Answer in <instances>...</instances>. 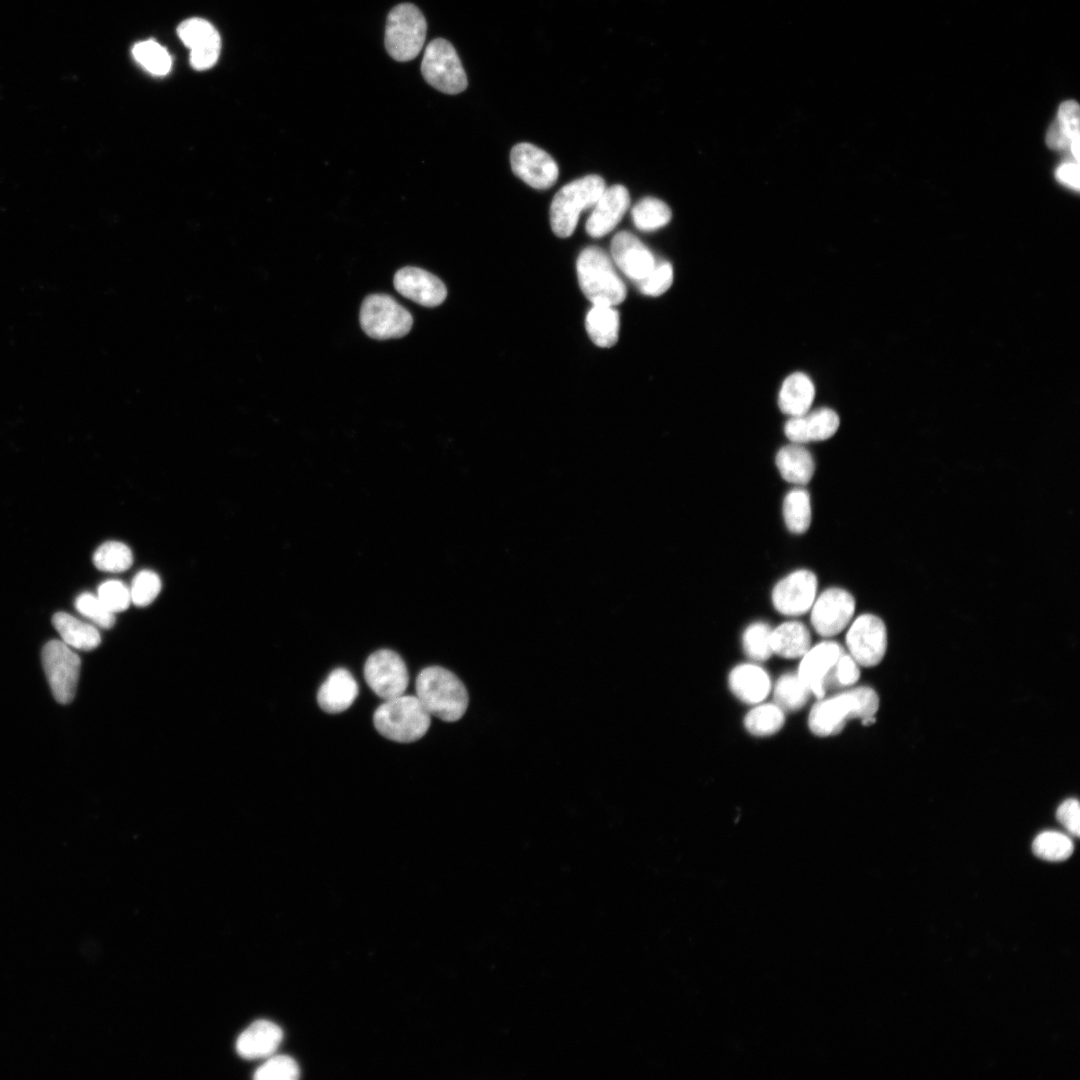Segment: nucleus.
<instances>
[{"instance_id": "6ab92c4d", "label": "nucleus", "mask_w": 1080, "mask_h": 1080, "mask_svg": "<svg viewBox=\"0 0 1080 1080\" xmlns=\"http://www.w3.org/2000/svg\"><path fill=\"white\" fill-rule=\"evenodd\" d=\"M630 205L629 192L623 185L605 188L586 222V232L595 238L611 232L623 218Z\"/></svg>"}, {"instance_id": "7ed1b4c3", "label": "nucleus", "mask_w": 1080, "mask_h": 1080, "mask_svg": "<svg viewBox=\"0 0 1080 1080\" xmlns=\"http://www.w3.org/2000/svg\"><path fill=\"white\" fill-rule=\"evenodd\" d=\"M576 269L579 286L593 305L616 306L625 300L626 286L602 249L596 246L583 249Z\"/></svg>"}, {"instance_id": "20e7f679", "label": "nucleus", "mask_w": 1080, "mask_h": 1080, "mask_svg": "<svg viewBox=\"0 0 1080 1080\" xmlns=\"http://www.w3.org/2000/svg\"><path fill=\"white\" fill-rule=\"evenodd\" d=\"M376 730L385 738L410 743L422 738L431 724V715L413 695H400L384 701L374 712Z\"/></svg>"}, {"instance_id": "0eeeda50", "label": "nucleus", "mask_w": 1080, "mask_h": 1080, "mask_svg": "<svg viewBox=\"0 0 1080 1080\" xmlns=\"http://www.w3.org/2000/svg\"><path fill=\"white\" fill-rule=\"evenodd\" d=\"M360 325L371 338L386 340L405 336L411 329L410 312L386 294H371L362 302Z\"/></svg>"}, {"instance_id": "f8f14e48", "label": "nucleus", "mask_w": 1080, "mask_h": 1080, "mask_svg": "<svg viewBox=\"0 0 1080 1080\" xmlns=\"http://www.w3.org/2000/svg\"><path fill=\"white\" fill-rule=\"evenodd\" d=\"M853 595L839 587H830L818 595L811 606V624L822 637H832L848 627L855 613Z\"/></svg>"}, {"instance_id": "f03ea898", "label": "nucleus", "mask_w": 1080, "mask_h": 1080, "mask_svg": "<svg viewBox=\"0 0 1080 1080\" xmlns=\"http://www.w3.org/2000/svg\"><path fill=\"white\" fill-rule=\"evenodd\" d=\"M415 687L416 697L431 716L454 722L467 710L469 697L464 684L443 667L430 666L421 670Z\"/></svg>"}, {"instance_id": "4be33fe9", "label": "nucleus", "mask_w": 1080, "mask_h": 1080, "mask_svg": "<svg viewBox=\"0 0 1080 1080\" xmlns=\"http://www.w3.org/2000/svg\"><path fill=\"white\" fill-rule=\"evenodd\" d=\"M358 692V684L352 674L347 669L337 668L320 686L318 705L327 713H340L352 705Z\"/></svg>"}, {"instance_id": "f704fd0d", "label": "nucleus", "mask_w": 1080, "mask_h": 1080, "mask_svg": "<svg viewBox=\"0 0 1080 1080\" xmlns=\"http://www.w3.org/2000/svg\"><path fill=\"white\" fill-rule=\"evenodd\" d=\"M132 54L135 60L148 72L156 76L166 75L172 66L168 51L154 40H144L134 45Z\"/></svg>"}, {"instance_id": "f257e3e1", "label": "nucleus", "mask_w": 1080, "mask_h": 1080, "mask_svg": "<svg viewBox=\"0 0 1080 1080\" xmlns=\"http://www.w3.org/2000/svg\"><path fill=\"white\" fill-rule=\"evenodd\" d=\"M879 708L876 691L868 686L852 687L828 698H821L809 714V728L817 736L840 733L848 720L860 718L863 725H872Z\"/></svg>"}, {"instance_id": "9b49d317", "label": "nucleus", "mask_w": 1080, "mask_h": 1080, "mask_svg": "<svg viewBox=\"0 0 1080 1080\" xmlns=\"http://www.w3.org/2000/svg\"><path fill=\"white\" fill-rule=\"evenodd\" d=\"M364 678L372 691L384 700L404 694L409 683L404 660L389 649L377 650L367 658Z\"/></svg>"}, {"instance_id": "4468645a", "label": "nucleus", "mask_w": 1080, "mask_h": 1080, "mask_svg": "<svg viewBox=\"0 0 1080 1080\" xmlns=\"http://www.w3.org/2000/svg\"><path fill=\"white\" fill-rule=\"evenodd\" d=\"M510 163L514 174L536 189L550 188L559 175L555 160L531 143L516 144L510 153Z\"/></svg>"}, {"instance_id": "412c9836", "label": "nucleus", "mask_w": 1080, "mask_h": 1080, "mask_svg": "<svg viewBox=\"0 0 1080 1080\" xmlns=\"http://www.w3.org/2000/svg\"><path fill=\"white\" fill-rule=\"evenodd\" d=\"M283 1038L281 1028L268 1020H257L248 1026L236 1041L237 1053L245 1059L272 1055Z\"/></svg>"}, {"instance_id": "cd10ccee", "label": "nucleus", "mask_w": 1080, "mask_h": 1080, "mask_svg": "<svg viewBox=\"0 0 1080 1080\" xmlns=\"http://www.w3.org/2000/svg\"><path fill=\"white\" fill-rule=\"evenodd\" d=\"M52 624L62 641L69 647L90 651L98 647L101 636L91 624L83 622L68 613L57 612L52 617Z\"/></svg>"}, {"instance_id": "c9c22d12", "label": "nucleus", "mask_w": 1080, "mask_h": 1080, "mask_svg": "<svg viewBox=\"0 0 1080 1080\" xmlns=\"http://www.w3.org/2000/svg\"><path fill=\"white\" fill-rule=\"evenodd\" d=\"M771 632L772 628L763 621L753 622L745 628L742 647L750 659L761 662L772 656Z\"/></svg>"}, {"instance_id": "79ce46f5", "label": "nucleus", "mask_w": 1080, "mask_h": 1080, "mask_svg": "<svg viewBox=\"0 0 1080 1080\" xmlns=\"http://www.w3.org/2000/svg\"><path fill=\"white\" fill-rule=\"evenodd\" d=\"M97 597L111 612L126 610L131 603L130 589L119 580H108L98 587Z\"/></svg>"}, {"instance_id": "a878e982", "label": "nucleus", "mask_w": 1080, "mask_h": 1080, "mask_svg": "<svg viewBox=\"0 0 1080 1080\" xmlns=\"http://www.w3.org/2000/svg\"><path fill=\"white\" fill-rule=\"evenodd\" d=\"M811 647L808 628L798 621L781 623L771 632L773 654L784 658H801Z\"/></svg>"}, {"instance_id": "ea45409f", "label": "nucleus", "mask_w": 1080, "mask_h": 1080, "mask_svg": "<svg viewBox=\"0 0 1080 1080\" xmlns=\"http://www.w3.org/2000/svg\"><path fill=\"white\" fill-rule=\"evenodd\" d=\"M76 609L94 624L110 629L115 623V615L108 610L100 599L91 593H82L75 600Z\"/></svg>"}, {"instance_id": "39448f33", "label": "nucleus", "mask_w": 1080, "mask_h": 1080, "mask_svg": "<svg viewBox=\"0 0 1080 1080\" xmlns=\"http://www.w3.org/2000/svg\"><path fill=\"white\" fill-rule=\"evenodd\" d=\"M606 185L599 175H587L564 185L550 206V225L558 237L574 232L581 212L592 208Z\"/></svg>"}, {"instance_id": "a18cd8bd", "label": "nucleus", "mask_w": 1080, "mask_h": 1080, "mask_svg": "<svg viewBox=\"0 0 1080 1080\" xmlns=\"http://www.w3.org/2000/svg\"><path fill=\"white\" fill-rule=\"evenodd\" d=\"M1071 138L1059 119H1056L1050 125L1047 135L1046 144L1052 150H1066L1070 148Z\"/></svg>"}, {"instance_id": "2f4dec72", "label": "nucleus", "mask_w": 1080, "mask_h": 1080, "mask_svg": "<svg viewBox=\"0 0 1080 1080\" xmlns=\"http://www.w3.org/2000/svg\"><path fill=\"white\" fill-rule=\"evenodd\" d=\"M1034 854L1046 861L1061 862L1068 859L1074 851V843L1069 835L1059 831L1047 830L1039 833L1032 844Z\"/></svg>"}, {"instance_id": "e433bc0d", "label": "nucleus", "mask_w": 1080, "mask_h": 1080, "mask_svg": "<svg viewBox=\"0 0 1080 1080\" xmlns=\"http://www.w3.org/2000/svg\"><path fill=\"white\" fill-rule=\"evenodd\" d=\"M860 677V666L854 658L843 651L834 663L824 682V689H842L852 687Z\"/></svg>"}, {"instance_id": "72a5a7b5", "label": "nucleus", "mask_w": 1080, "mask_h": 1080, "mask_svg": "<svg viewBox=\"0 0 1080 1080\" xmlns=\"http://www.w3.org/2000/svg\"><path fill=\"white\" fill-rule=\"evenodd\" d=\"M93 563L101 571L119 573L131 567L133 555L124 543L108 541L96 549Z\"/></svg>"}, {"instance_id": "a19ab883", "label": "nucleus", "mask_w": 1080, "mask_h": 1080, "mask_svg": "<svg viewBox=\"0 0 1080 1080\" xmlns=\"http://www.w3.org/2000/svg\"><path fill=\"white\" fill-rule=\"evenodd\" d=\"M673 282V268L667 261L656 262L651 272L641 281L637 282L640 292L647 296H660L665 293Z\"/></svg>"}, {"instance_id": "aec40b11", "label": "nucleus", "mask_w": 1080, "mask_h": 1080, "mask_svg": "<svg viewBox=\"0 0 1080 1080\" xmlns=\"http://www.w3.org/2000/svg\"><path fill=\"white\" fill-rule=\"evenodd\" d=\"M839 424V416L833 409L821 407L790 417L785 423L784 433L792 443L805 444L829 439Z\"/></svg>"}, {"instance_id": "b1692460", "label": "nucleus", "mask_w": 1080, "mask_h": 1080, "mask_svg": "<svg viewBox=\"0 0 1080 1080\" xmlns=\"http://www.w3.org/2000/svg\"><path fill=\"white\" fill-rule=\"evenodd\" d=\"M815 397V386L810 377L802 372L790 374L782 383L778 395L780 410L790 416H800L810 410Z\"/></svg>"}, {"instance_id": "6e6552de", "label": "nucleus", "mask_w": 1080, "mask_h": 1080, "mask_svg": "<svg viewBox=\"0 0 1080 1080\" xmlns=\"http://www.w3.org/2000/svg\"><path fill=\"white\" fill-rule=\"evenodd\" d=\"M421 73L428 84L446 94L461 93L468 86L465 70L455 48L442 38H436L427 45Z\"/></svg>"}, {"instance_id": "ddd939ff", "label": "nucleus", "mask_w": 1080, "mask_h": 1080, "mask_svg": "<svg viewBox=\"0 0 1080 1080\" xmlns=\"http://www.w3.org/2000/svg\"><path fill=\"white\" fill-rule=\"evenodd\" d=\"M817 576L808 569L795 570L772 589L771 600L777 612L786 616H800L810 611L817 597Z\"/></svg>"}, {"instance_id": "f3484780", "label": "nucleus", "mask_w": 1080, "mask_h": 1080, "mask_svg": "<svg viewBox=\"0 0 1080 1080\" xmlns=\"http://www.w3.org/2000/svg\"><path fill=\"white\" fill-rule=\"evenodd\" d=\"M611 255L617 267L636 283L644 279L656 264L651 251L628 231L614 235Z\"/></svg>"}, {"instance_id": "7c9ffc66", "label": "nucleus", "mask_w": 1080, "mask_h": 1080, "mask_svg": "<svg viewBox=\"0 0 1080 1080\" xmlns=\"http://www.w3.org/2000/svg\"><path fill=\"white\" fill-rule=\"evenodd\" d=\"M784 722V711L776 703L757 705L744 719L746 729L755 736L773 735L782 728Z\"/></svg>"}, {"instance_id": "473e14b6", "label": "nucleus", "mask_w": 1080, "mask_h": 1080, "mask_svg": "<svg viewBox=\"0 0 1080 1080\" xmlns=\"http://www.w3.org/2000/svg\"><path fill=\"white\" fill-rule=\"evenodd\" d=\"M773 693L775 703L783 711L799 710L807 703L811 694L797 673L783 674L777 680Z\"/></svg>"}, {"instance_id": "4c0bfd02", "label": "nucleus", "mask_w": 1080, "mask_h": 1080, "mask_svg": "<svg viewBox=\"0 0 1080 1080\" xmlns=\"http://www.w3.org/2000/svg\"><path fill=\"white\" fill-rule=\"evenodd\" d=\"M130 589L131 602L139 607L151 604L161 590L159 576L151 570H141L133 578Z\"/></svg>"}, {"instance_id": "5701e85b", "label": "nucleus", "mask_w": 1080, "mask_h": 1080, "mask_svg": "<svg viewBox=\"0 0 1080 1080\" xmlns=\"http://www.w3.org/2000/svg\"><path fill=\"white\" fill-rule=\"evenodd\" d=\"M728 684L732 693L742 702L759 704L770 693L769 674L756 664H740L729 673Z\"/></svg>"}, {"instance_id": "c03bdc74", "label": "nucleus", "mask_w": 1080, "mask_h": 1080, "mask_svg": "<svg viewBox=\"0 0 1080 1080\" xmlns=\"http://www.w3.org/2000/svg\"><path fill=\"white\" fill-rule=\"evenodd\" d=\"M1057 820L1066 828L1072 836L1080 834V806L1075 798L1063 801L1056 811Z\"/></svg>"}, {"instance_id": "c756f323", "label": "nucleus", "mask_w": 1080, "mask_h": 1080, "mask_svg": "<svg viewBox=\"0 0 1080 1080\" xmlns=\"http://www.w3.org/2000/svg\"><path fill=\"white\" fill-rule=\"evenodd\" d=\"M632 220L637 229L641 231H654L665 226L671 220L669 206L654 197L641 199L632 208Z\"/></svg>"}, {"instance_id": "49530a36", "label": "nucleus", "mask_w": 1080, "mask_h": 1080, "mask_svg": "<svg viewBox=\"0 0 1080 1080\" xmlns=\"http://www.w3.org/2000/svg\"><path fill=\"white\" fill-rule=\"evenodd\" d=\"M1056 176L1060 182L1066 184L1077 191L1079 190V166L1078 163H1064L1056 172Z\"/></svg>"}, {"instance_id": "a211bd4d", "label": "nucleus", "mask_w": 1080, "mask_h": 1080, "mask_svg": "<svg viewBox=\"0 0 1080 1080\" xmlns=\"http://www.w3.org/2000/svg\"><path fill=\"white\" fill-rule=\"evenodd\" d=\"M843 651L839 643L827 640L810 647L801 657L797 675L819 699L825 696V679Z\"/></svg>"}, {"instance_id": "58836bf2", "label": "nucleus", "mask_w": 1080, "mask_h": 1080, "mask_svg": "<svg viewBox=\"0 0 1080 1080\" xmlns=\"http://www.w3.org/2000/svg\"><path fill=\"white\" fill-rule=\"evenodd\" d=\"M299 1074V1067L293 1058L277 1055L258 1067L254 1078L257 1080H295Z\"/></svg>"}, {"instance_id": "423d86ee", "label": "nucleus", "mask_w": 1080, "mask_h": 1080, "mask_svg": "<svg viewBox=\"0 0 1080 1080\" xmlns=\"http://www.w3.org/2000/svg\"><path fill=\"white\" fill-rule=\"evenodd\" d=\"M427 24L420 9L411 3L393 7L386 20L385 47L396 61L407 62L422 50Z\"/></svg>"}, {"instance_id": "bb28decb", "label": "nucleus", "mask_w": 1080, "mask_h": 1080, "mask_svg": "<svg viewBox=\"0 0 1080 1080\" xmlns=\"http://www.w3.org/2000/svg\"><path fill=\"white\" fill-rule=\"evenodd\" d=\"M614 307L596 304L586 315V331L592 342L599 347H612L618 340L620 321Z\"/></svg>"}, {"instance_id": "2eb2a0df", "label": "nucleus", "mask_w": 1080, "mask_h": 1080, "mask_svg": "<svg viewBox=\"0 0 1080 1080\" xmlns=\"http://www.w3.org/2000/svg\"><path fill=\"white\" fill-rule=\"evenodd\" d=\"M177 32L190 49V64L194 69L206 70L216 63L221 39L212 24L201 18H190L179 25Z\"/></svg>"}, {"instance_id": "37998d69", "label": "nucleus", "mask_w": 1080, "mask_h": 1080, "mask_svg": "<svg viewBox=\"0 0 1080 1080\" xmlns=\"http://www.w3.org/2000/svg\"><path fill=\"white\" fill-rule=\"evenodd\" d=\"M1057 118L1071 138L1070 150L1075 160H1079V105L1074 100H1067L1059 106Z\"/></svg>"}, {"instance_id": "dca6fc26", "label": "nucleus", "mask_w": 1080, "mask_h": 1080, "mask_svg": "<svg viewBox=\"0 0 1080 1080\" xmlns=\"http://www.w3.org/2000/svg\"><path fill=\"white\" fill-rule=\"evenodd\" d=\"M393 284L402 296L426 307L440 305L447 296L445 284L432 273L407 266L394 275Z\"/></svg>"}, {"instance_id": "9d476101", "label": "nucleus", "mask_w": 1080, "mask_h": 1080, "mask_svg": "<svg viewBox=\"0 0 1080 1080\" xmlns=\"http://www.w3.org/2000/svg\"><path fill=\"white\" fill-rule=\"evenodd\" d=\"M845 636L847 652L863 667L878 665L887 651V629L883 620L864 613L851 621Z\"/></svg>"}, {"instance_id": "c85d7f7f", "label": "nucleus", "mask_w": 1080, "mask_h": 1080, "mask_svg": "<svg viewBox=\"0 0 1080 1080\" xmlns=\"http://www.w3.org/2000/svg\"><path fill=\"white\" fill-rule=\"evenodd\" d=\"M782 511L785 525L791 533H805L812 518L809 492L802 487L791 489L784 497Z\"/></svg>"}, {"instance_id": "393cba45", "label": "nucleus", "mask_w": 1080, "mask_h": 1080, "mask_svg": "<svg viewBox=\"0 0 1080 1080\" xmlns=\"http://www.w3.org/2000/svg\"><path fill=\"white\" fill-rule=\"evenodd\" d=\"M776 466L785 481L798 486L809 483L815 471L811 453L803 444L792 442L777 452Z\"/></svg>"}, {"instance_id": "1a4fd4ad", "label": "nucleus", "mask_w": 1080, "mask_h": 1080, "mask_svg": "<svg viewBox=\"0 0 1080 1080\" xmlns=\"http://www.w3.org/2000/svg\"><path fill=\"white\" fill-rule=\"evenodd\" d=\"M42 663L54 698L62 704L71 702L80 674L79 656L63 641L51 640L42 649Z\"/></svg>"}]
</instances>
